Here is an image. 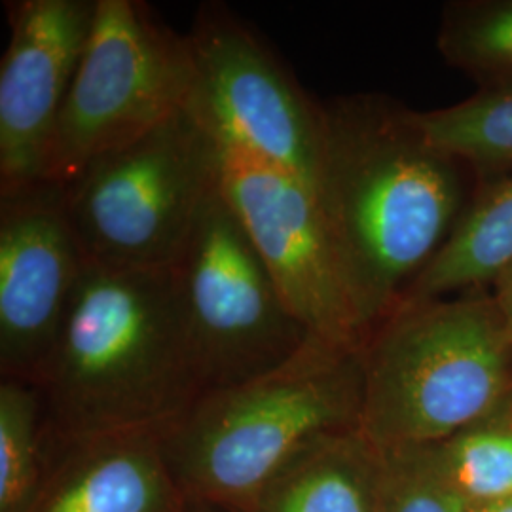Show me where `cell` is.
<instances>
[{
    "label": "cell",
    "mask_w": 512,
    "mask_h": 512,
    "mask_svg": "<svg viewBox=\"0 0 512 512\" xmlns=\"http://www.w3.org/2000/svg\"><path fill=\"white\" fill-rule=\"evenodd\" d=\"M437 44L444 61L482 92L512 90V0L448 4Z\"/></svg>",
    "instance_id": "obj_15"
},
{
    "label": "cell",
    "mask_w": 512,
    "mask_h": 512,
    "mask_svg": "<svg viewBox=\"0 0 512 512\" xmlns=\"http://www.w3.org/2000/svg\"><path fill=\"white\" fill-rule=\"evenodd\" d=\"M186 512H220L215 511V509H207V507H200V505H192V503H188V509Z\"/></svg>",
    "instance_id": "obj_22"
},
{
    "label": "cell",
    "mask_w": 512,
    "mask_h": 512,
    "mask_svg": "<svg viewBox=\"0 0 512 512\" xmlns=\"http://www.w3.org/2000/svg\"><path fill=\"white\" fill-rule=\"evenodd\" d=\"M512 395V340L494 298L403 300L363 348L361 431L380 452L435 446Z\"/></svg>",
    "instance_id": "obj_4"
},
{
    "label": "cell",
    "mask_w": 512,
    "mask_h": 512,
    "mask_svg": "<svg viewBox=\"0 0 512 512\" xmlns=\"http://www.w3.org/2000/svg\"><path fill=\"white\" fill-rule=\"evenodd\" d=\"M171 268L203 395L272 372L315 338L287 304L222 190Z\"/></svg>",
    "instance_id": "obj_7"
},
{
    "label": "cell",
    "mask_w": 512,
    "mask_h": 512,
    "mask_svg": "<svg viewBox=\"0 0 512 512\" xmlns=\"http://www.w3.org/2000/svg\"><path fill=\"white\" fill-rule=\"evenodd\" d=\"M97 0L6 4L0 61V190L46 183L55 126L92 33Z\"/></svg>",
    "instance_id": "obj_11"
},
{
    "label": "cell",
    "mask_w": 512,
    "mask_h": 512,
    "mask_svg": "<svg viewBox=\"0 0 512 512\" xmlns=\"http://www.w3.org/2000/svg\"><path fill=\"white\" fill-rule=\"evenodd\" d=\"M382 452L355 427L311 440L243 512H380Z\"/></svg>",
    "instance_id": "obj_13"
},
{
    "label": "cell",
    "mask_w": 512,
    "mask_h": 512,
    "mask_svg": "<svg viewBox=\"0 0 512 512\" xmlns=\"http://www.w3.org/2000/svg\"><path fill=\"white\" fill-rule=\"evenodd\" d=\"M511 262L512 177H507L488 188L459 217L439 253L406 289L403 300L442 298V294L495 281Z\"/></svg>",
    "instance_id": "obj_14"
},
{
    "label": "cell",
    "mask_w": 512,
    "mask_h": 512,
    "mask_svg": "<svg viewBox=\"0 0 512 512\" xmlns=\"http://www.w3.org/2000/svg\"><path fill=\"white\" fill-rule=\"evenodd\" d=\"M222 164L219 143L188 107L95 158L61 184L88 262L171 268L220 192Z\"/></svg>",
    "instance_id": "obj_5"
},
{
    "label": "cell",
    "mask_w": 512,
    "mask_h": 512,
    "mask_svg": "<svg viewBox=\"0 0 512 512\" xmlns=\"http://www.w3.org/2000/svg\"><path fill=\"white\" fill-rule=\"evenodd\" d=\"M361 412L363 349L313 338L272 372L202 395L162 446L188 503L243 512L311 440L361 429Z\"/></svg>",
    "instance_id": "obj_3"
},
{
    "label": "cell",
    "mask_w": 512,
    "mask_h": 512,
    "mask_svg": "<svg viewBox=\"0 0 512 512\" xmlns=\"http://www.w3.org/2000/svg\"><path fill=\"white\" fill-rule=\"evenodd\" d=\"M188 42L196 69L188 110L220 150L281 169L317 188L321 103L224 4H203Z\"/></svg>",
    "instance_id": "obj_8"
},
{
    "label": "cell",
    "mask_w": 512,
    "mask_h": 512,
    "mask_svg": "<svg viewBox=\"0 0 512 512\" xmlns=\"http://www.w3.org/2000/svg\"><path fill=\"white\" fill-rule=\"evenodd\" d=\"M494 285L495 291L492 298L512 340V262L495 277Z\"/></svg>",
    "instance_id": "obj_20"
},
{
    "label": "cell",
    "mask_w": 512,
    "mask_h": 512,
    "mask_svg": "<svg viewBox=\"0 0 512 512\" xmlns=\"http://www.w3.org/2000/svg\"><path fill=\"white\" fill-rule=\"evenodd\" d=\"M440 473L465 505L512 497V395L490 420L431 446Z\"/></svg>",
    "instance_id": "obj_17"
},
{
    "label": "cell",
    "mask_w": 512,
    "mask_h": 512,
    "mask_svg": "<svg viewBox=\"0 0 512 512\" xmlns=\"http://www.w3.org/2000/svg\"><path fill=\"white\" fill-rule=\"evenodd\" d=\"M222 196L247 230L294 315L315 338L363 349L368 330L317 188L222 150Z\"/></svg>",
    "instance_id": "obj_9"
},
{
    "label": "cell",
    "mask_w": 512,
    "mask_h": 512,
    "mask_svg": "<svg viewBox=\"0 0 512 512\" xmlns=\"http://www.w3.org/2000/svg\"><path fill=\"white\" fill-rule=\"evenodd\" d=\"M59 439L164 431L203 395L173 268L88 262L38 384Z\"/></svg>",
    "instance_id": "obj_2"
},
{
    "label": "cell",
    "mask_w": 512,
    "mask_h": 512,
    "mask_svg": "<svg viewBox=\"0 0 512 512\" xmlns=\"http://www.w3.org/2000/svg\"><path fill=\"white\" fill-rule=\"evenodd\" d=\"M321 114L317 196L370 336L458 222L459 162L385 97L332 99Z\"/></svg>",
    "instance_id": "obj_1"
},
{
    "label": "cell",
    "mask_w": 512,
    "mask_h": 512,
    "mask_svg": "<svg viewBox=\"0 0 512 512\" xmlns=\"http://www.w3.org/2000/svg\"><path fill=\"white\" fill-rule=\"evenodd\" d=\"M380 512H465L431 446L382 452Z\"/></svg>",
    "instance_id": "obj_19"
},
{
    "label": "cell",
    "mask_w": 512,
    "mask_h": 512,
    "mask_svg": "<svg viewBox=\"0 0 512 512\" xmlns=\"http://www.w3.org/2000/svg\"><path fill=\"white\" fill-rule=\"evenodd\" d=\"M196 80L188 35L141 0H97L92 33L55 126L48 183L67 184L188 107Z\"/></svg>",
    "instance_id": "obj_6"
},
{
    "label": "cell",
    "mask_w": 512,
    "mask_h": 512,
    "mask_svg": "<svg viewBox=\"0 0 512 512\" xmlns=\"http://www.w3.org/2000/svg\"><path fill=\"white\" fill-rule=\"evenodd\" d=\"M465 512H512V497L511 499L492 501V503L465 505Z\"/></svg>",
    "instance_id": "obj_21"
},
{
    "label": "cell",
    "mask_w": 512,
    "mask_h": 512,
    "mask_svg": "<svg viewBox=\"0 0 512 512\" xmlns=\"http://www.w3.org/2000/svg\"><path fill=\"white\" fill-rule=\"evenodd\" d=\"M46 433V429H44ZM162 431L80 439L46 433V469L27 512H186Z\"/></svg>",
    "instance_id": "obj_12"
},
{
    "label": "cell",
    "mask_w": 512,
    "mask_h": 512,
    "mask_svg": "<svg viewBox=\"0 0 512 512\" xmlns=\"http://www.w3.org/2000/svg\"><path fill=\"white\" fill-rule=\"evenodd\" d=\"M46 469L44 404L37 385L0 382V512H27Z\"/></svg>",
    "instance_id": "obj_18"
},
{
    "label": "cell",
    "mask_w": 512,
    "mask_h": 512,
    "mask_svg": "<svg viewBox=\"0 0 512 512\" xmlns=\"http://www.w3.org/2000/svg\"><path fill=\"white\" fill-rule=\"evenodd\" d=\"M423 137L482 173L512 165V90L480 92L448 109L416 112Z\"/></svg>",
    "instance_id": "obj_16"
},
{
    "label": "cell",
    "mask_w": 512,
    "mask_h": 512,
    "mask_svg": "<svg viewBox=\"0 0 512 512\" xmlns=\"http://www.w3.org/2000/svg\"><path fill=\"white\" fill-rule=\"evenodd\" d=\"M88 266L63 186L0 190V374L40 384Z\"/></svg>",
    "instance_id": "obj_10"
}]
</instances>
